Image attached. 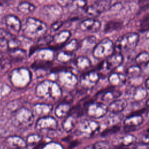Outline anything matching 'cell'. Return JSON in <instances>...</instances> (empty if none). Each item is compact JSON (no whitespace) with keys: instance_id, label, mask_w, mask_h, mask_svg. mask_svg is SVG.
I'll return each mask as SVG.
<instances>
[{"instance_id":"1","label":"cell","mask_w":149,"mask_h":149,"mask_svg":"<svg viewBox=\"0 0 149 149\" xmlns=\"http://www.w3.org/2000/svg\"><path fill=\"white\" fill-rule=\"evenodd\" d=\"M47 30V24L40 19L29 17L23 26V34L29 38H36L42 37Z\"/></svg>"},{"instance_id":"2","label":"cell","mask_w":149,"mask_h":149,"mask_svg":"<svg viewBox=\"0 0 149 149\" xmlns=\"http://www.w3.org/2000/svg\"><path fill=\"white\" fill-rule=\"evenodd\" d=\"M139 35L137 33H127L120 36L116 41L115 50L121 53L131 51L134 49L139 41Z\"/></svg>"},{"instance_id":"3","label":"cell","mask_w":149,"mask_h":149,"mask_svg":"<svg viewBox=\"0 0 149 149\" xmlns=\"http://www.w3.org/2000/svg\"><path fill=\"white\" fill-rule=\"evenodd\" d=\"M123 62V56L121 53L116 52L106 58L99 68V73L100 77L102 76L105 77L107 75L116 69L118 67L122 65Z\"/></svg>"},{"instance_id":"4","label":"cell","mask_w":149,"mask_h":149,"mask_svg":"<svg viewBox=\"0 0 149 149\" xmlns=\"http://www.w3.org/2000/svg\"><path fill=\"white\" fill-rule=\"evenodd\" d=\"M114 51L115 46L112 41L108 38H105L96 44L93 48V55L98 59H105L112 55Z\"/></svg>"},{"instance_id":"5","label":"cell","mask_w":149,"mask_h":149,"mask_svg":"<svg viewBox=\"0 0 149 149\" xmlns=\"http://www.w3.org/2000/svg\"><path fill=\"white\" fill-rule=\"evenodd\" d=\"M34 120L33 113L28 109H17L12 116V122L16 126L21 128H27L31 125Z\"/></svg>"},{"instance_id":"6","label":"cell","mask_w":149,"mask_h":149,"mask_svg":"<svg viewBox=\"0 0 149 149\" xmlns=\"http://www.w3.org/2000/svg\"><path fill=\"white\" fill-rule=\"evenodd\" d=\"M111 7V0H95L86 8L87 14L91 17H97Z\"/></svg>"},{"instance_id":"7","label":"cell","mask_w":149,"mask_h":149,"mask_svg":"<svg viewBox=\"0 0 149 149\" xmlns=\"http://www.w3.org/2000/svg\"><path fill=\"white\" fill-rule=\"evenodd\" d=\"M100 78L99 73L94 70L85 73L81 76L80 80V87L86 90L91 89L97 84Z\"/></svg>"},{"instance_id":"8","label":"cell","mask_w":149,"mask_h":149,"mask_svg":"<svg viewBox=\"0 0 149 149\" xmlns=\"http://www.w3.org/2000/svg\"><path fill=\"white\" fill-rule=\"evenodd\" d=\"M100 128L99 123L91 120L86 119L81 122L78 129V132L82 135L91 136L98 132Z\"/></svg>"},{"instance_id":"9","label":"cell","mask_w":149,"mask_h":149,"mask_svg":"<svg viewBox=\"0 0 149 149\" xmlns=\"http://www.w3.org/2000/svg\"><path fill=\"white\" fill-rule=\"evenodd\" d=\"M108 106L101 102H91L88 105L86 113L91 118L99 119L106 115Z\"/></svg>"},{"instance_id":"10","label":"cell","mask_w":149,"mask_h":149,"mask_svg":"<svg viewBox=\"0 0 149 149\" xmlns=\"http://www.w3.org/2000/svg\"><path fill=\"white\" fill-rule=\"evenodd\" d=\"M58 123L54 118L52 116H45L40 118L36 125L37 132H42L44 131L55 130L56 129Z\"/></svg>"},{"instance_id":"11","label":"cell","mask_w":149,"mask_h":149,"mask_svg":"<svg viewBox=\"0 0 149 149\" xmlns=\"http://www.w3.org/2000/svg\"><path fill=\"white\" fill-rule=\"evenodd\" d=\"M4 23L8 31L12 34H17L21 30V22L15 15H8L5 16L4 17Z\"/></svg>"},{"instance_id":"12","label":"cell","mask_w":149,"mask_h":149,"mask_svg":"<svg viewBox=\"0 0 149 149\" xmlns=\"http://www.w3.org/2000/svg\"><path fill=\"white\" fill-rule=\"evenodd\" d=\"M62 6L59 5H47L42 9V12L49 20H56L62 15Z\"/></svg>"},{"instance_id":"13","label":"cell","mask_w":149,"mask_h":149,"mask_svg":"<svg viewBox=\"0 0 149 149\" xmlns=\"http://www.w3.org/2000/svg\"><path fill=\"white\" fill-rule=\"evenodd\" d=\"M101 26L100 21L93 18H89L83 20L79 24V29L83 31L97 32Z\"/></svg>"},{"instance_id":"14","label":"cell","mask_w":149,"mask_h":149,"mask_svg":"<svg viewBox=\"0 0 149 149\" xmlns=\"http://www.w3.org/2000/svg\"><path fill=\"white\" fill-rule=\"evenodd\" d=\"M127 105V101L125 99H116L112 101L108 106V111L112 114H119L122 112Z\"/></svg>"},{"instance_id":"15","label":"cell","mask_w":149,"mask_h":149,"mask_svg":"<svg viewBox=\"0 0 149 149\" xmlns=\"http://www.w3.org/2000/svg\"><path fill=\"white\" fill-rule=\"evenodd\" d=\"M108 81L111 86L119 87L125 84L126 82V76L125 74L119 72H112L108 78Z\"/></svg>"},{"instance_id":"16","label":"cell","mask_w":149,"mask_h":149,"mask_svg":"<svg viewBox=\"0 0 149 149\" xmlns=\"http://www.w3.org/2000/svg\"><path fill=\"white\" fill-rule=\"evenodd\" d=\"M6 143L9 147L15 149H22L26 147L27 143L23 139L19 136H11L6 139Z\"/></svg>"},{"instance_id":"17","label":"cell","mask_w":149,"mask_h":149,"mask_svg":"<svg viewBox=\"0 0 149 149\" xmlns=\"http://www.w3.org/2000/svg\"><path fill=\"white\" fill-rule=\"evenodd\" d=\"M143 120L141 115H130L124 120L123 124L126 127L133 128L141 125Z\"/></svg>"},{"instance_id":"18","label":"cell","mask_w":149,"mask_h":149,"mask_svg":"<svg viewBox=\"0 0 149 149\" xmlns=\"http://www.w3.org/2000/svg\"><path fill=\"white\" fill-rule=\"evenodd\" d=\"M113 88L114 87H112V89H107L104 91V93L101 97V100L102 101L105 102H109L111 101H112L121 95L122 92L120 91L115 90L113 89Z\"/></svg>"},{"instance_id":"19","label":"cell","mask_w":149,"mask_h":149,"mask_svg":"<svg viewBox=\"0 0 149 149\" xmlns=\"http://www.w3.org/2000/svg\"><path fill=\"white\" fill-rule=\"evenodd\" d=\"M136 137L132 134H126V135L120 137L116 144L120 147H129L134 144L136 141Z\"/></svg>"},{"instance_id":"20","label":"cell","mask_w":149,"mask_h":149,"mask_svg":"<svg viewBox=\"0 0 149 149\" xmlns=\"http://www.w3.org/2000/svg\"><path fill=\"white\" fill-rule=\"evenodd\" d=\"M10 58L15 61H20L26 57V52L23 49L19 48L9 51Z\"/></svg>"},{"instance_id":"21","label":"cell","mask_w":149,"mask_h":149,"mask_svg":"<svg viewBox=\"0 0 149 149\" xmlns=\"http://www.w3.org/2000/svg\"><path fill=\"white\" fill-rule=\"evenodd\" d=\"M76 123V117L70 113H68V116L62 122V127L66 132H69L71 131L72 129H73Z\"/></svg>"},{"instance_id":"22","label":"cell","mask_w":149,"mask_h":149,"mask_svg":"<svg viewBox=\"0 0 149 149\" xmlns=\"http://www.w3.org/2000/svg\"><path fill=\"white\" fill-rule=\"evenodd\" d=\"M70 109V103L68 102H62L56 108L55 115L61 118L66 114L68 115Z\"/></svg>"},{"instance_id":"23","label":"cell","mask_w":149,"mask_h":149,"mask_svg":"<svg viewBox=\"0 0 149 149\" xmlns=\"http://www.w3.org/2000/svg\"><path fill=\"white\" fill-rule=\"evenodd\" d=\"M71 36V33L69 30H63L56 34L54 36V41L56 44H62L66 42Z\"/></svg>"},{"instance_id":"24","label":"cell","mask_w":149,"mask_h":149,"mask_svg":"<svg viewBox=\"0 0 149 149\" xmlns=\"http://www.w3.org/2000/svg\"><path fill=\"white\" fill-rule=\"evenodd\" d=\"M36 6L27 1H23L20 2L17 6V10L22 13H30L33 12L36 9Z\"/></svg>"},{"instance_id":"25","label":"cell","mask_w":149,"mask_h":149,"mask_svg":"<svg viewBox=\"0 0 149 149\" xmlns=\"http://www.w3.org/2000/svg\"><path fill=\"white\" fill-rule=\"evenodd\" d=\"M96 38L93 36H90L84 38L81 42L80 47L83 49H89L94 47L96 45Z\"/></svg>"},{"instance_id":"26","label":"cell","mask_w":149,"mask_h":149,"mask_svg":"<svg viewBox=\"0 0 149 149\" xmlns=\"http://www.w3.org/2000/svg\"><path fill=\"white\" fill-rule=\"evenodd\" d=\"M142 73V70L139 65H132L130 67H129L125 72V74L126 77H128V78H132L133 77H137L141 75Z\"/></svg>"},{"instance_id":"27","label":"cell","mask_w":149,"mask_h":149,"mask_svg":"<svg viewBox=\"0 0 149 149\" xmlns=\"http://www.w3.org/2000/svg\"><path fill=\"white\" fill-rule=\"evenodd\" d=\"M76 66L81 70H84L89 68L91 66L90 60L86 56H79L76 60Z\"/></svg>"},{"instance_id":"28","label":"cell","mask_w":149,"mask_h":149,"mask_svg":"<svg viewBox=\"0 0 149 149\" xmlns=\"http://www.w3.org/2000/svg\"><path fill=\"white\" fill-rule=\"evenodd\" d=\"M148 94L146 90L141 86L135 88L133 93V98L136 101H141L144 99Z\"/></svg>"},{"instance_id":"29","label":"cell","mask_w":149,"mask_h":149,"mask_svg":"<svg viewBox=\"0 0 149 149\" xmlns=\"http://www.w3.org/2000/svg\"><path fill=\"white\" fill-rule=\"evenodd\" d=\"M87 3L86 0H72L70 3V9L73 11L85 9Z\"/></svg>"},{"instance_id":"30","label":"cell","mask_w":149,"mask_h":149,"mask_svg":"<svg viewBox=\"0 0 149 149\" xmlns=\"http://www.w3.org/2000/svg\"><path fill=\"white\" fill-rule=\"evenodd\" d=\"M135 62L138 65L147 63L149 62V53L147 51L141 52L136 57Z\"/></svg>"},{"instance_id":"31","label":"cell","mask_w":149,"mask_h":149,"mask_svg":"<svg viewBox=\"0 0 149 149\" xmlns=\"http://www.w3.org/2000/svg\"><path fill=\"white\" fill-rule=\"evenodd\" d=\"M84 149H110V144L107 141H100L87 146Z\"/></svg>"},{"instance_id":"32","label":"cell","mask_w":149,"mask_h":149,"mask_svg":"<svg viewBox=\"0 0 149 149\" xmlns=\"http://www.w3.org/2000/svg\"><path fill=\"white\" fill-rule=\"evenodd\" d=\"M73 57V54L70 52L68 51H61L58 53L56 56L58 61L62 63H66L69 62Z\"/></svg>"},{"instance_id":"33","label":"cell","mask_w":149,"mask_h":149,"mask_svg":"<svg viewBox=\"0 0 149 149\" xmlns=\"http://www.w3.org/2000/svg\"><path fill=\"white\" fill-rule=\"evenodd\" d=\"M144 79L141 76L133 77L129 79V85L130 87H140L143 83Z\"/></svg>"},{"instance_id":"34","label":"cell","mask_w":149,"mask_h":149,"mask_svg":"<svg viewBox=\"0 0 149 149\" xmlns=\"http://www.w3.org/2000/svg\"><path fill=\"white\" fill-rule=\"evenodd\" d=\"M8 40V44H9V51L17 48L20 45V41L15 37H12L11 35L6 37Z\"/></svg>"},{"instance_id":"35","label":"cell","mask_w":149,"mask_h":149,"mask_svg":"<svg viewBox=\"0 0 149 149\" xmlns=\"http://www.w3.org/2000/svg\"><path fill=\"white\" fill-rule=\"evenodd\" d=\"M121 24H122L120 22L111 21L110 22H108L107 24V25L105 26V30L106 32H107V31H113L114 30H117L118 29H120Z\"/></svg>"},{"instance_id":"36","label":"cell","mask_w":149,"mask_h":149,"mask_svg":"<svg viewBox=\"0 0 149 149\" xmlns=\"http://www.w3.org/2000/svg\"><path fill=\"white\" fill-rule=\"evenodd\" d=\"M120 129V127L118 125H113L112 127H109V129H107L105 130L102 133H101V136L102 137H105L108 136H110L111 134H113L118 131H119Z\"/></svg>"},{"instance_id":"37","label":"cell","mask_w":149,"mask_h":149,"mask_svg":"<svg viewBox=\"0 0 149 149\" xmlns=\"http://www.w3.org/2000/svg\"><path fill=\"white\" fill-rule=\"evenodd\" d=\"M79 47L78 41L76 39H72L70 42L67 43L65 47L66 51L68 52H72L76 50L77 47Z\"/></svg>"},{"instance_id":"38","label":"cell","mask_w":149,"mask_h":149,"mask_svg":"<svg viewBox=\"0 0 149 149\" xmlns=\"http://www.w3.org/2000/svg\"><path fill=\"white\" fill-rule=\"evenodd\" d=\"M0 51H9L8 40L6 37L3 36L0 37Z\"/></svg>"},{"instance_id":"39","label":"cell","mask_w":149,"mask_h":149,"mask_svg":"<svg viewBox=\"0 0 149 149\" xmlns=\"http://www.w3.org/2000/svg\"><path fill=\"white\" fill-rule=\"evenodd\" d=\"M54 41V37L48 35L44 37H41L38 40V44L40 45H46L51 43Z\"/></svg>"},{"instance_id":"40","label":"cell","mask_w":149,"mask_h":149,"mask_svg":"<svg viewBox=\"0 0 149 149\" xmlns=\"http://www.w3.org/2000/svg\"><path fill=\"white\" fill-rule=\"evenodd\" d=\"M63 22L60 20H56L55 22L50 27V31L51 32H55L57 30H58L60 27L62 26Z\"/></svg>"},{"instance_id":"41","label":"cell","mask_w":149,"mask_h":149,"mask_svg":"<svg viewBox=\"0 0 149 149\" xmlns=\"http://www.w3.org/2000/svg\"><path fill=\"white\" fill-rule=\"evenodd\" d=\"M140 142L143 145L149 144V134H144L141 137Z\"/></svg>"},{"instance_id":"42","label":"cell","mask_w":149,"mask_h":149,"mask_svg":"<svg viewBox=\"0 0 149 149\" xmlns=\"http://www.w3.org/2000/svg\"><path fill=\"white\" fill-rule=\"evenodd\" d=\"M58 4L62 6V7H65L71 3L72 0H56Z\"/></svg>"},{"instance_id":"43","label":"cell","mask_w":149,"mask_h":149,"mask_svg":"<svg viewBox=\"0 0 149 149\" xmlns=\"http://www.w3.org/2000/svg\"><path fill=\"white\" fill-rule=\"evenodd\" d=\"M143 72L146 75H149V62L145 64Z\"/></svg>"},{"instance_id":"44","label":"cell","mask_w":149,"mask_h":149,"mask_svg":"<svg viewBox=\"0 0 149 149\" xmlns=\"http://www.w3.org/2000/svg\"><path fill=\"white\" fill-rule=\"evenodd\" d=\"M144 86H145V87L149 90V77H148L145 81H144Z\"/></svg>"},{"instance_id":"45","label":"cell","mask_w":149,"mask_h":149,"mask_svg":"<svg viewBox=\"0 0 149 149\" xmlns=\"http://www.w3.org/2000/svg\"><path fill=\"white\" fill-rule=\"evenodd\" d=\"M146 105L147 107H149V98L147 100V101H146Z\"/></svg>"},{"instance_id":"46","label":"cell","mask_w":149,"mask_h":149,"mask_svg":"<svg viewBox=\"0 0 149 149\" xmlns=\"http://www.w3.org/2000/svg\"><path fill=\"white\" fill-rule=\"evenodd\" d=\"M122 1H123V2H131L133 0H120Z\"/></svg>"},{"instance_id":"47","label":"cell","mask_w":149,"mask_h":149,"mask_svg":"<svg viewBox=\"0 0 149 149\" xmlns=\"http://www.w3.org/2000/svg\"><path fill=\"white\" fill-rule=\"evenodd\" d=\"M2 58V54H1V51H0V61H1Z\"/></svg>"},{"instance_id":"48","label":"cell","mask_w":149,"mask_h":149,"mask_svg":"<svg viewBox=\"0 0 149 149\" xmlns=\"http://www.w3.org/2000/svg\"><path fill=\"white\" fill-rule=\"evenodd\" d=\"M147 132H149V129H148L147 130Z\"/></svg>"},{"instance_id":"49","label":"cell","mask_w":149,"mask_h":149,"mask_svg":"<svg viewBox=\"0 0 149 149\" xmlns=\"http://www.w3.org/2000/svg\"><path fill=\"white\" fill-rule=\"evenodd\" d=\"M0 149H2V147H1V145H0Z\"/></svg>"},{"instance_id":"50","label":"cell","mask_w":149,"mask_h":149,"mask_svg":"<svg viewBox=\"0 0 149 149\" xmlns=\"http://www.w3.org/2000/svg\"><path fill=\"white\" fill-rule=\"evenodd\" d=\"M87 1V0H86ZM88 1H93V0H88ZM94 1H95V0H94Z\"/></svg>"}]
</instances>
